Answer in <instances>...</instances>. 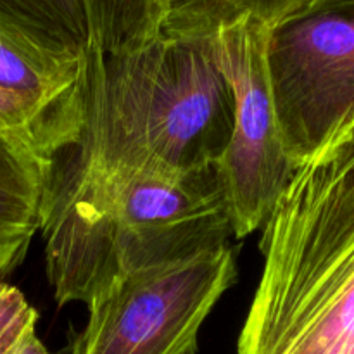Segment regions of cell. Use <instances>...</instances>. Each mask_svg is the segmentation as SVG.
I'll return each mask as SVG.
<instances>
[{
    "label": "cell",
    "mask_w": 354,
    "mask_h": 354,
    "mask_svg": "<svg viewBox=\"0 0 354 354\" xmlns=\"http://www.w3.org/2000/svg\"><path fill=\"white\" fill-rule=\"evenodd\" d=\"M234 114L230 82L190 2L137 50L90 48L78 140L59 158L97 169L203 171L223 158Z\"/></svg>",
    "instance_id": "1"
},
{
    "label": "cell",
    "mask_w": 354,
    "mask_h": 354,
    "mask_svg": "<svg viewBox=\"0 0 354 354\" xmlns=\"http://www.w3.org/2000/svg\"><path fill=\"white\" fill-rule=\"evenodd\" d=\"M40 232L59 304H86L118 277L235 239L218 166L194 173L97 169L55 159Z\"/></svg>",
    "instance_id": "2"
},
{
    "label": "cell",
    "mask_w": 354,
    "mask_h": 354,
    "mask_svg": "<svg viewBox=\"0 0 354 354\" xmlns=\"http://www.w3.org/2000/svg\"><path fill=\"white\" fill-rule=\"evenodd\" d=\"M261 228L239 354H354V116L297 166Z\"/></svg>",
    "instance_id": "3"
},
{
    "label": "cell",
    "mask_w": 354,
    "mask_h": 354,
    "mask_svg": "<svg viewBox=\"0 0 354 354\" xmlns=\"http://www.w3.org/2000/svg\"><path fill=\"white\" fill-rule=\"evenodd\" d=\"M235 99L230 144L218 162L235 239L263 227L296 166L287 156L266 68L268 28L220 0H194Z\"/></svg>",
    "instance_id": "4"
},
{
    "label": "cell",
    "mask_w": 354,
    "mask_h": 354,
    "mask_svg": "<svg viewBox=\"0 0 354 354\" xmlns=\"http://www.w3.org/2000/svg\"><path fill=\"white\" fill-rule=\"evenodd\" d=\"M235 273L228 244L118 277L86 304L73 354H196L201 327Z\"/></svg>",
    "instance_id": "5"
},
{
    "label": "cell",
    "mask_w": 354,
    "mask_h": 354,
    "mask_svg": "<svg viewBox=\"0 0 354 354\" xmlns=\"http://www.w3.org/2000/svg\"><path fill=\"white\" fill-rule=\"evenodd\" d=\"M266 68L294 166L354 116V0H317L268 28Z\"/></svg>",
    "instance_id": "6"
},
{
    "label": "cell",
    "mask_w": 354,
    "mask_h": 354,
    "mask_svg": "<svg viewBox=\"0 0 354 354\" xmlns=\"http://www.w3.org/2000/svg\"><path fill=\"white\" fill-rule=\"evenodd\" d=\"M85 59L44 50L0 23V90L21 100L83 118Z\"/></svg>",
    "instance_id": "7"
},
{
    "label": "cell",
    "mask_w": 354,
    "mask_h": 354,
    "mask_svg": "<svg viewBox=\"0 0 354 354\" xmlns=\"http://www.w3.org/2000/svg\"><path fill=\"white\" fill-rule=\"evenodd\" d=\"M55 156L33 137L0 131V242L30 245L41 228Z\"/></svg>",
    "instance_id": "8"
},
{
    "label": "cell",
    "mask_w": 354,
    "mask_h": 354,
    "mask_svg": "<svg viewBox=\"0 0 354 354\" xmlns=\"http://www.w3.org/2000/svg\"><path fill=\"white\" fill-rule=\"evenodd\" d=\"M0 23L61 57L85 59L92 47L83 0H0Z\"/></svg>",
    "instance_id": "9"
},
{
    "label": "cell",
    "mask_w": 354,
    "mask_h": 354,
    "mask_svg": "<svg viewBox=\"0 0 354 354\" xmlns=\"http://www.w3.org/2000/svg\"><path fill=\"white\" fill-rule=\"evenodd\" d=\"M92 47L118 55L137 50L161 35L165 14L158 0H83Z\"/></svg>",
    "instance_id": "10"
},
{
    "label": "cell",
    "mask_w": 354,
    "mask_h": 354,
    "mask_svg": "<svg viewBox=\"0 0 354 354\" xmlns=\"http://www.w3.org/2000/svg\"><path fill=\"white\" fill-rule=\"evenodd\" d=\"M82 118L44 109L0 90V131H19L40 142L55 159L78 140Z\"/></svg>",
    "instance_id": "11"
},
{
    "label": "cell",
    "mask_w": 354,
    "mask_h": 354,
    "mask_svg": "<svg viewBox=\"0 0 354 354\" xmlns=\"http://www.w3.org/2000/svg\"><path fill=\"white\" fill-rule=\"evenodd\" d=\"M37 320L23 292L0 279V354H50L38 339Z\"/></svg>",
    "instance_id": "12"
},
{
    "label": "cell",
    "mask_w": 354,
    "mask_h": 354,
    "mask_svg": "<svg viewBox=\"0 0 354 354\" xmlns=\"http://www.w3.org/2000/svg\"><path fill=\"white\" fill-rule=\"evenodd\" d=\"M220 2L235 12L248 14L266 28H272L310 9L317 0H220Z\"/></svg>",
    "instance_id": "13"
},
{
    "label": "cell",
    "mask_w": 354,
    "mask_h": 354,
    "mask_svg": "<svg viewBox=\"0 0 354 354\" xmlns=\"http://www.w3.org/2000/svg\"><path fill=\"white\" fill-rule=\"evenodd\" d=\"M26 245L9 244V242H0V277L12 272L26 254Z\"/></svg>",
    "instance_id": "14"
},
{
    "label": "cell",
    "mask_w": 354,
    "mask_h": 354,
    "mask_svg": "<svg viewBox=\"0 0 354 354\" xmlns=\"http://www.w3.org/2000/svg\"><path fill=\"white\" fill-rule=\"evenodd\" d=\"M158 2H159V7H161L162 14H165V17H166L169 12H173V10L187 6V3L194 2V0H158Z\"/></svg>",
    "instance_id": "15"
}]
</instances>
